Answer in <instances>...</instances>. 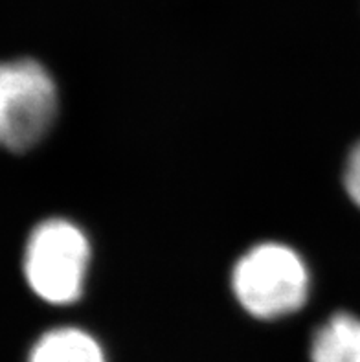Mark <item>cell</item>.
I'll use <instances>...</instances> for the list:
<instances>
[{"label":"cell","mask_w":360,"mask_h":362,"mask_svg":"<svg viewBox=\"0 0 360 362\" xmlns=\"http://www.w3.org/2000/svg\"><path fill=\"white\" fill-rule=\"evenodd\" d=\"M232 289L252 317L274 320L303 308L309 294V272L291 247L261 243L236 263Z\"/></svg>","instance_id":"cell-1"},{"label":"cell","mask_w":360,"mask_h":362,"mask_svg":"<svg viewBox=\"0 0 360 362\" xmlns=\"http://www.w3.org/2000/svg\"><path fill=\"white\" fill-rule=\"evenodd\" d=\"M88 263L91 243L83 230L66 219H46L28 239L24 276L39 298L69 305L81 296Z\"/></svg>","instance_id":"cell-2"},{"label":"cell","mask_w":360,"mask_h":362,"mask_svg":"<svg viewBox=\"0 0 360 362\" xmlns=\"http://www.w3.org/2000/svg\"><path fill=\"white\" fill-rule=\"evenodd\" d=\"M313 362H360V318L337 313L316 331Z\"/></svg>","instance_id":"cell-5"},{"label":"cell","mask_w":360,"mask_h":362,"mask_svg":"<svg viewBox=\"0 0 360 362\" xmlns=\"http://www.w3.org/2000/svg\"><path fill=\"white\" fill-rule=\"evenodd\" d=\"M28 362H107L94 337L79 327L46 331L28 355Z\"/></svg>","instance_id":"cell-4"},{"label":"cell","mask_w":360,"mask_h":362,"mask_svg":"<svg viewBox=\"0 0 360 362\" xmlns=\"http://www.w3.org/2000/svg\"><path fill=\"white\" fill-rule=\"evenodd\" d=\"M344 184L346 192L356 206L360 208V142L352 149L347 156L346 170H344Z\"/></svg>","instance_id":"cell-6"},{"label":"cell","mask_w":360,"mask_h":362,"mask_svg":"<svg viewBox=\"0 0 360 362\" xmlns=\"http://www.w3.org/2000/svg\"><path fill=\"white\" fill-rule=\"evenodd\" d=\"M57 88L33 59L0 63V147L23 153L48 134L57 116Z\"/></svg>","instance_id":"cell-3"}]
</instances>
